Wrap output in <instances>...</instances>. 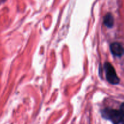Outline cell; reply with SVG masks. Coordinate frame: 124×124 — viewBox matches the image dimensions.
I'll list each match as a JSON object with an SVG mask.
<instances>
[{"label":"cell","mask_w":124,"mask_h":124,"mask_svg":"<svg viewBox=\"0 0 124 124\" xmlns=\"http://www.w3.org/2000/svg\"><path fill=\"white\" fill-rule=\"evenodd\" d=\"M102 116L115 124L124 123V119L120 111L111 108H105L102 111Z\"/></svg>","instance_id":"1"},{"label":"cell","mask_w":124,"mask_h":124,"mask_svg":"<svg viewBox=\"0 0 124 124\" xmlns=\"http://www.w3.org/2000/svg\"><path fill=\"white\" fill-rule=\"evenodd\" d=\"M104 69L106 75V79L110 84L113 85L119 83V78L114 69L113 66L109 62H105L104 64Z\"/></svg>","instance_id":"2"},{"label":"cell","mask_w":124,"mask_h":124,"mask_svg":"<svg viewBox=\"0 0 124 124\" xmlns=\"http://www.w3.org/2000/svg\"><path fill=\"white\" fill-rule=\"evenodd\" d=\"M110 50L115 56L120 57L124 54V49L121 44L118 42H114L110 45Z\"/></svg>","instance_id":"3"},{"label":"cell","mask_w":124,"mask_h":124,"mask_svg":"<svg viewBox=\"0 0 124 124\" xmlns=\"http://www.w3.org/2000/svg\"><path fill=\"white\" fill-rule=\"evenodd\" d=\"M104 24H105L107 27H112L113 25L114 24V18L111 13H108L105 16L104 19Z\"/></svg>","instance_id":"4"},{"label":"cell","mask_w":124,"mask_h":124,"mask_svg":"<svg viewBox=\"0 0 124 124\" xmlns=\"http://www.w3.org/2000/svg\"><path fill=\"white\" fill-rule=\"evenodd\" d=\"M120 112L121 113V114H122V116H123L124 119V103L121 105V107H120Z\"/></svg>","instance_id":"5"}]
</instances>
